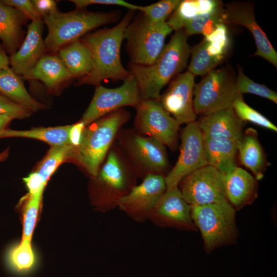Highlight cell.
Returning a JSON list of instances; mask_svg holds the SVG:
<instances>
[{"label":"cell","mask_w":277,"mask_h":277,"mask_svg":"<svg viewBox=\"0 0 277 277\" xmlns=\"http://www.w3.org/2000/svg\"><path fill=\"white\" fill-rule=\"evenodd\" d=\"M180 2L181 0H162L149 5L141 6L139 11L154 23L166 22Z\"/></svg>","instance_id":"cell-36"},{"label":"cell","mask_w":277,"mask_h":277,"mask_svg":"<svg viewBox=\"0 0 277 277\" xmlns=\"http://www.w3.org/2000/svg\"><path fill=\"white\" fill-rule=\"evenodd\" d=\"M74 149L70 145L51 147L36 170L46 184L60 165L72 159Z\"/></svg>","instance_id":"cell-32"},{"label":"cell","mask_w":277,"mask_h":277,"mask_svg":"<svg viewBox=\"0 0 277 277\" xmlns=\"http://www.w3.org/2000/svg\"><path fill=\"white\" fill-rule=\"evenodd\" d=\"M224 5L218 0H183L169 17L167 24L172 30L183 29L189 20L200 15L211 13Z\"/></svg>","instance_id":"cell-25"},{"label":"cell","mask_w":277,"mask_h":277,"mask_svg":"<svg viewBox=\"0 0 277 277\" xmlns=\"http://www.w3.org/2000/svg\"><path fill=\"white\" fill-rule=\"evenodd\" d=\"M0 93L32 112L47 108L29 94L21 78L9 67L0 70Z\"/></svg>","instance_id":"cell-24"},{"label":"cell","mask_w":277,"mask_h":277,"mask_svg":"<svg viewBox=\"0 0 277 277\" xmlns=\"http://www.w3.org/2000/svg\"><path fill=\"white\" fill-rule=\"evenodd\" d=\"M4 4L14 7L21 11L25 16L32 21L42 20V17L37 11L31 1L3 0Z\"/></svg>","instance_id":"cell-39"},{"label":"cell","mask_w":277,"mask_h":277,"mask_svg":"<svg viewBox=\"0 0 277 277\" xmlns=\"http://www.w3.org/2000/svg\"><path fill=\"white\" fill-rule=\"evenodd\" d=\"M235 211L228 201L191 207L193 222L201 232L207 252L235 241Z\"/></svg>","instance_id":"cell-8"},{"label":"cell","mask_w":277,"mask_h":277,"mask_svg":"<svg viewBox=\"0 0 277 277\" xmlns=\"http://www.w3.org/2000/svg\"><path fill=\"white\" fill-rule=\"evenodd\" d=\"M8 269L14 273L24 275L31 272L35 265V258L31 241L22 240L9 251L7 256Z\"/></svg>","instance_id":"cell-29"},{"label":"cell","mask_w":277,"mask_h":277,"mask_svg":"<svg viewBox=\"0 0 277 277\" xmlns=\"http://www.w3.org/2000/svg\"><path fill=\"white\" fill-rule=\"evenodd\" d=\"M133 128L138 133L154 138L171 150L176 149L181 125L157 100H142L135 106Z\"/></svg>","instance_id":"cell-10"},{"label":"cell","mask_w":277,"mask_h":277,"mask_svg":"<svg viewBox=\"0 0 277 277\" xmlns=\"http://www.w3.org/2000/svg\"><path fill=\"white\" fill-rule=\"evenodd\" d=\"M240 142L233 140L204 137V151L207 165L225 174L236 167Z\"/></svg>","instance_id":"cell-22"},{"label":"cell","mask_w":277,"mask_h":277,"mask_svg":"<svg viewBox=\"0 0 277 277\" xmlns=\"http://www.w3.org/2000/svg\"><path fill=\"white\" fill-rule=\"evenodd\" d=\"M70 127L71 125L38 127L25 130L6 129L2 132L0 138L9 137L33 138L43 141L51 147L61 146L70 145L69 132Z\"/></svg>","instance_id":"cell-28"},{"label":"cell","mask_w":277,"mask_h":277,"mask_svg":"<svg viewBox=\"0 0 277 277\" xmlns=\"http://www.w3.org/2000/svg\"><path fill=\"white\" fill-rule=\"evenodd\" d=\"M236 84L239 93L253 94L269 100L277 104V93L264 85L257 83L246 76L242 68L239 67Z\"/></svg>","instance_id":"cell-35"},{"label":"cell","mask_w":277,"mask_h":277,"mask_svg":"<svg viewBox=\"0 0 277 277\" xmlns=\"http://www.w3.org/2000/svg\"><path fill=\"white\" fill-rule=\"evenodd\" d=\"M225 24L245 27L252 34L256 47L255 56H260L277 67V53L256 21L254 5L250 2H232L224 7Z\"/></svg>","instance_id":"cell-17"},{"label":"cell","mask_w":277,"mask_h":277,"mask_svg":"<svg viewBox=\"0 0 277 277\" xmlns=\"http://www.w3.org/2000/svg\"><path fill=\"white\" fill-rule=\"evenodd\" d=\"M118 15L115 12H95L76 9L67 13L57 10L45 16L43 18L48 30L44 40L45 49L56 52L88 32L115 22Z\"/></svg>","instance_id":"cell-5"},{"label":"cell","mask_w":277,"mask_h":277,"mask_svg":"<svg viewBox=\"0 0 277 277\" xmlns=\"http://www.w3.org/2000/svg\"><path fill=\"white\" fill-rule=\"evenodd\" d=\"M148 220L161 227L183 230L196 229L191 217V206L183 198L178 186L166 190Z\"/></svg>","instance_id":"cell-16"},{"label":"cell","mask_w":277,"mask_h":277,"mask_svg":"<svg viewBox=\"0 0 277 277\" xmlns=\"http://www.w3.org/2000/svg\"><path fill=\"white\" fill-rule=\"evenodd\" d=\"M10 61L4 51L0 48V70L9 67Z\"/></svg>","instance_id":"cell-44"},{"label":"cell","mask_w":277,"mask_h":277,"mask_svg":"<svg viewBox=\"0 0 277 277\" xmlns=\"http://www.w3.org/2000/svg\"><path fill=\"white\" fill-rule=\"evenodd\" d=\"M24 77L40 80L50 89H54L73 77L59 57L51 55H43Z\"/></svg>","instance_id":"cell-23"},{"label":"cell","mask_w":277,"mask_h":277,"mask_svg":"<svg viewBox=\"0 0 277 277\" xmlns=\"http://www.w3.org/2000/svg\"><path fill=\"white\" fill-rule=\"evenodd\" d=\"M87 126L80 120L71 125L69 132L70 145L74 148H77L81 144L84 130Z\"/></svg>","instance_id":"cell-42"},{"label":"cell","mask_w":277,"mask_h":277,"mask_svg":"<svg viewBox=\"0 0 277 277\" xmlns=\"http://www.w3.org/2000/svg\"><path fill=\"white\" fill-rule=\"evenodd\" d=\"M134 11L129 10L114 27L95 31L81 40L90 52L92 69L87 75L78 79L77 85L96 87L104 81H124L130 75L122 65L120 51L125 30L132 19Z\"/></svg>","instance_id":"cell-1"},{"label":"cell","mask_w":277,"mask_h":277,"mask_svg":"<svg viewBox=\"0 0 277 277\" xmlns=\"http://www.w3.org/2000/svg\"><path fill=\"white\" fill-rule=\"evenodd\" d=\"M221 23L225 24L224 6L211 13L200 15L189 20L183 29L188 36L196 34H202L205 36Z\"/></svg>","instance_id":"cell-30"},{"label":"cell","mask_w":277,"mask_h":277,"mask_svg":"<svg viewBox=\"0 0 277 277\" xmlns=\"http://www.w3.org/2000/svg\"><path fill=\"white\" fill-rule=\"evenodd\" d=\"M115 143L138 179L149 175L165 176L170 170L166 147L154 138L143 135L132 128H122Z\"/></svg>","instance_id":"cell-6"},{"label":"cell","mask_w":277,"mask_h":277,"mask_svg":"<svg viewBox=\"0 0 277 277\" xmlns=\"http://www.w3.org/2000/svg\"><path fill=\"white\" fill-rule=\"evenodd\" d=\"M30 195H34L43 192L46 184L41 176L35 171L31 172L29 175L23 179Z\"/></svg>","instance_id":"cell-41"},{"label":"cell","mask_w":277,"mask_h":277,"mask_svg":"<svg viewBox=\"0 0 277 277\" xmlns=\"http://www.w3.org/2000/svg\"><path fill=\"white\" fill-rule=\"evenodd\" d=\"M42 194L43 193L41 192L34 195H30L25 206L23 240L31 241V240L37 217Z\"/></svg>","instance_id":"cell-37"},{"label":"cell","mask_w":277,"mask_h":277,"mask_svg":"<svg viewBox=\"0 0 277 277\" xmlns=\"http://www.w3.org/2000/svg\"><path fill=\"white\" fill-rule=\"evenodd\" d=\"M59 58L73 77L81 78L92 69V60L88 47L80 39L58 50Z\"/></svg>","instance_id":"cell-26"},{"label":"cell","mask_w":277,"mask_h":277,"mask_svg":"<svg viewBox=\"0 0 277 277\" xmlns=\"http://www.w3.org/2000/svg\"><path fill=\"white\" fill-rule=\"evenodd\" d=\"M178 159L165 177L167 189L177 186L186 176L207 165L204 136L196 121L186 125L182 131Z\"/></svg>","instance_id":"cell-13"},{"label":"cell","mask_w":277,"mask_h":277,"mask_svg":"<svg viewBox=\"0 0 277 277\" xmlns=\"http://www.w3.org/2000/svg\"><path fill=\"white\" fill-rule=\"evenodd\" d=\"M239 93L232 69L228 66L214 69L194 85V112L203 116L232 108Z\"/></svg>","instance_id":"cell-9"},{"label":"cell","mask_w":277,"mask_h":277,"mask_svg":"<svg viewBox=\"0 0 277 277\" xmlns=\"http://www.w3.org/2000/svg\"><path fill=\"white\" fill-rule=\"evenodd\" d=\"M142 100L137 84L130 75L120 86H96L92 100L80 121L86 126L105 114L126 106H135Z\"/></svg>","instance_id":"cell-12"},{"label":"cell","mask_w":277,"mask_h":277,"mask_svg":"<svg viewBox=\"0 0 277 277\" xmlns=\"http://www.w3.org/2000/svg\"><path fill=\"white\" fill-rule=\"evenodd\" d=\"M13 120L11 117L7 115H0V136L2 132L6 128L7 126Z\"/></svg>","instance_id":"cell-45"},{"label":"cell","mask_w":277,"mask_h":277,"mask_svg":"<svg viewBox=\"0 0 277 277\" xmlns=\"http://www.w3.org/2000/svg\"><path fill=\"white\" fill-rule=\"evenodd\" d=\"M138 177L115 143L112 146L90 187L93 204L102 212L117 208L120 201L137 185Z\"/></svg>","instance_id":"cell-3"},{"label":"cell","mask_w":277,"mask_h":277,"mask_svg":"<svg viewBox=\"0 0 277 277\" xmlns=\"http://www.w3.org/2000/svg\"><path fill=\"white\" fill-rule=\"evenodd\" d=\"M25 17L21 11L0 1V39L12 54L17 47Z\"/></svg>","instance_id":"cell-27"},{"label":"cell","mask_w":277,"mask_h":277,"mask_svg":"<svg viewBox=\"0 0 277 277\" xmlns=\"http://www.w3.org/2000/svg\"><path fill=\"white\" fill-rule=\"evenodd\" d=\"M178 187L191 207L227 201L224 174L209 165L186 176L179 183Z\"/></svg>","instance_id":"cell-11"},{"label":"cell","mask_w":277,"mask_h":277,"mask_svg":"<svg viewBox=\"0 0 277 277\" xmlns=\"http://www.w3.org/2000/svg\"><path fill=\"white\" fill-rule=\"evenodd\" d=\"M195 75L188 70L171 81L158 100L163 109L181 125L196 121L193 107Z\"/></svg>","instance_id":"cell-15"},{"label":"cell","mask_w":277,"mask_h":277,"mask_svg":"<svg viewBox=\"0 0 277 277\" xmlns=\"http://www.w3.org/2000/svg\"><path fill=\"white\" fill-rule=\"evenodd\" d=\"M196 122L206 138L240 142L244 133V122L238 118L232 108L202 116Z\"/></svg>","instance_id":"cell-19"},{"label":"cell","mask_w":277,"mask_h":277,"mask_svg":"<svg viewBox=\"0 0 277 277\" xmlns=\"http://www.w3.org/2000/svg\"><path fill=\"white\" fill-rule=\"evenodd\" d=\"M209 53L222 61L230 47V36L226 24L221 23L209 35L204 36Z\"/></svg>","instance_id":"cell-33"},{"label":"cell","mask_w":277,"mask_h":277,"mask_svg":"<svg viewBox=\"0 0 277 277\" xmlns=\"http://www.w3.org/2000/svg\"><path fill=\"white\" fill-rule=\"evenodd\" d=\"M190 54L191 60L188 70L195 76L206 75L214 69L222 62L209 53L204 38L200 43L191 48Z\"/></svg>","instance_id":"cell-31"},{"label":"cell","mask_w":277,"mask_h":277,"mask_svg":"<svg viewBox=\"0 0 277 277\" xmlns=\"http://www.w3.org/2000/svg\"><path fill=\"white\" fill-rule=\"evenodd\" d=\"M172 31L166 22L154 23L140 11L125 32L130 63L139 66L152 64L163 49L167 36Z\"/></svg>","instance_id":"cell-7"},{"label":"cell","mask_w":277,"mask_h":277,"mask_svg":"<svg viewBox=\"0 0 277 277\" xmlns=\"http://www.w3.org/2000/svg\"><path fill=\"white\" fill-rule=\"evenodd\" d=\"M131 117L126 109L108 113L87 125L80 145L74 149L72 159L88 173L95 176L123 126Z\"/></svg>","instance_id":"cell-4"},{"label":"cell","mask_w":277,"mask_h":277,"mask_svg":"<svg viewBox=\"0 0 277 277\" xmlns=\"http://www.w3.org/2000/svg\"><path fill=\"white\" fill-rule=\"evenodd\" d=\"M224 187L227 200L235 210L250 204L258 196V181L238 166L224 174Z\"/></svg>","instance_id":"cell-20"},{"label":"cell","mask_w":277,"mask_h":277,"mask_svg":"<svg viewBox=\"0 0 277 277\" xmlns=\"http://www.w3.org/2000/svg\"><path fill=\"white\" fill-rule=\"evenodd\" d=\"M9 148H7L0 153V162H3L7 159L9 156Z\"/></svg>","instance_id":"cell-46"},{"label":"cell","mask_w":277,"mask_h":277,"mask_svg":"<svg viewBox=\"0 0 277 277\" xmlns=\"http://www.w3.org/2000/svg\"><path fill=\"white\" fill-rule=\"evenodd\" d=\"M76 9H84L90 5L120 6L130 10H140L141 6L134 5L123 0H71Z\"/></svg>","instance_id":"cell-40"},{"label":"cell","mask_w":277,"mask_h":277,"mask_svg":"<svg viewBox=\"0 0 277 277\" xmlns=\"http://www.w3.org/2000/svg\"><path fill=\"white\" fill-rule=\"evenodd\" d=\"M32 111L3 95H0V115H7L13 119L29 117Z\"/></svg>","instance_id":"cell-38"},{"label":"cell","mask_w":277,"mask_h":277,"mask_svg":"<svg viewBox=\"0 0 277 277\" xmlns=\"http://www.w3.org/2000/svg\"><path fill=\"white\" fill-rule=\"evenodd\" d=\"M42 18L57 11L56 2L53 0L31 1Z\"/></svg>","instance_id":"cell-43"},{"label":"cell","mask_w":277,"mask_h":277,"mask_svg":"<svg viewBox=\"0 0 277 277\" xmlns=\"http://www.w3.org/2000/svg\"><path fill=\"white\" fill-rule=\"evenodd\" d=\"M166 190L164 176L149 175L120 201L117 208L134 222H144L148 220Z\"/></svg>","instance_id":"cell-14"},{"label":"cell","mask_w":277,"mask_h":277,"mask_svg":"<svg viewBox=\"0 0 277 277\" xmlns=\"http://www.w3.org/2000/svg\"><path fill=\"white\" fill-rule=\"evenodd\" d=\"M232 108L242 122H249L266 129L277 131L276 126L271 121L245 102L242 94H238Z\"/></svg>","instance_id":"cell-34"},{"label":"cell","mask_w":277,"mask_h":277,"mask_svg":"<svg viewBox=\"0 0 277 277\" xmlns=\"http://www.w3.org/2000/svg\"><path fill=\"white\" fill-rule=\"evenodd\" d=\"M43 21H32L28 27L26 38L19 50L11 55L12 70L23 76L31 70L43 56L45 49L42 37Z\"/></svg>","instance_id":"cell-18"},{"label":"cell","mask_w":277,"mask_h":277,"mask_svg":"<svg viewBox=\"0 0 277 277\" xmlns=\"http://www.w3.org/2000/svg\"><path fill=\"white\" fill-rule=\"evenodd\" d=\"M238 153L241 164L251 171L257 181L262 180L268 162L254 129L248 128L244 131Z\"/></svg>","instance_id":"cell-21"},{"label":"cell","mask_w":277,"mask_h":277,"mask_svg":"<svg viewBox=\"0 0 277 277\" xmlns=\"http://www.w3.org/2000/svg\"><path fill=\"white\" fill-rule=\"evenodd\" d=\"M184 29L175 31L155 61L148 66L128 64L143 100H158L163 88L187 66L191 47Z\"/></svg>","instance_id":"cell-2"}]
</instances>
